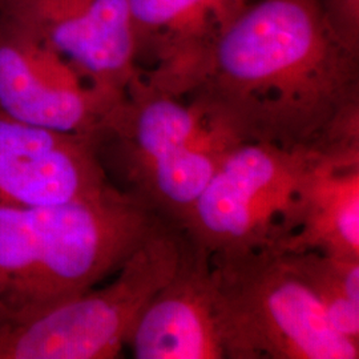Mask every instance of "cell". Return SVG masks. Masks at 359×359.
<instances>
[{
  "mask_svg": "<svg viewBox=\"0 0 359 359\" xmlns=\"http://www.w3.org/2000/svg\"><path fill=\"white\" fill-rule=\"evenodd\" d=\"M241 142L359 161V53L322 0L246 4L189 95Z\"/></svg>",
  "mask_w": 359,
  "mask_h": 359,
  "instance_id": "6da1fadb",
  "label": "cell"
},
{
  "mask_svg": "<svg viewBox=\"0 0 359 359\" xmlns=\"http://www.w3.org/2000/svg\"><path fill=\"white\" fill-rule=\"evenodd\" d=\"M163 221L117 188L65 205L0 206V323L96 287Z\"/></svg>",
  "mask_w": 359,
  "mask_h": 359,
  "instance_id": "7a4b0ae2",
  "label": "cell"
},
{
  "mask_svg": "<svg viewBox=\"0 0 359 359\" xmlns=\"http://www.w3.org/2000/svg\"><path fill=\"white\" fill-rule=\"evenodd\" d=\"M245 6L240 0H128L140 77L168 95L188 96Z\"/></svg>",
  "mask_w": 359,
  "mask_h": 359,
  "instance_id": "30bf717a",
  "label": "cell"
},
{
  "mask_svg": "<svg viewBox=\"0 0 359 359\" xmlns=\"http://www.w3.org/2000/svg\"><path fill=\"white\" fill-rule=\"evenodd\" d=\"M243 4H248V0H240Z\"/></svg>",
  "mask_w": 359,
  "mask_h": 359,
  "instance_id": "9a60e30c",
  "label": "cell"
},
{
  "mask_svg": "<svg viewBox=\"0 0 359 359\" xmlns=\"http://www.w3.org/2000/svg\"><path fill=\"white\" fill-rule=\"evenodd\" d=\"M283 253L317 297L334 329L359 344V258Z\"/></svg>",
  "mask_w": 359,
  "mask_h": 359,
  "instance_id": "4fadbf2b",
  "label": "cell"
},
{
  "mask_svg": "<svg viewBox=\"0 0 359 359\" xmlns=\"http://www.w3.org/2000/svg\"><path fill=\"white\" fill-rule=\"evenodd\" d=\"M322 156L240 142L219 164L182 224L209 255L281 250L299 219L305 182Z\"/></svg>",
  "mask_w": 359,
  "mask_h": 359,
  "instance_id": "8992f818",
  "label": "cell"
},
{
  "mask_svg": "<svg viewBox=\"0 0 359 359\" xmlns=\"http://www.w3.org/2000/svg\"><path fill=\"white\" fill-rule=\"evenodd\" d=\"M322 4L334 32L359 53V0H322Z\"/></svg>",
  "mask_w": 359,
  "mask_h": 359,
  "instance_id": "5bb4252c",
  "label": "cell"
},
{
  "mask_svg": "<svg viewBox=\"0 0 359 359\" xmlns=\"http://www.w3.org/2000/svg\"><path fill=\"white\" fill-rule=\"evenodd\" d=\"M225 359H358L283 252L209 255Z\"/></svg>",
  "mask_w": 359,
  "mask_h": 359,
  "instance_id": "277c9868",
  "label": "cell"
},
{
  "mask_svg": "<svg viewBox=\"0 0 359 359\" xmlns=\"http://www.w3.org/2000/svg\"><path fill=\"white\" fill-rule=\"evenodd\" d=\"M187 233L163 221L112 283L20 321L0 323V359H111L154 295L173 277Z\"/></svg>",
  "mask_w": 359,
  "mask_h": 359,
  "instance_id": "5b68a950",
  "label": "cell"
},
{
  "mask_svg": "<svg viewBox=\"0 0 359 359\" xmlns=\"http://www.w3.org/2000/svg\"><path fill=\"white\" fill-rule=\"evenodd\" d=\"M240 142L201 104L156 90L137 76L96 136V151L117 189L182 228Z\"/></svg>",
  "mask_w": 359,
  "mask_h": 359,
  "instance_id": "3957f363",
  "label": "cell"
},
{
  "mask_svg": "<svg viewBox=\"0 0 359 359\" xmlns=\"http://www.w3.org/2000/svg\"><path fill=\"white\" fill-rule=\"evenodd\" d=\"M126 346L137 359H225L210 256L188 234L176 273L144 308Z\"/></svg>",
  "mask_w": 359,
  "mask_h": 359,
  "instance_id": "8fae6325",
  "label": "cell"
},
{
  "mask_svg": "<svg viewBox=\"0 0 359 359\" xmlns=\"http://www.w3.org/2000/svg\"><path fill=\"white\" fill-rule=\"evenodd\" d=\"M0 16L44 39L103 90L126 95L140 75L128 0H4Z\"/></svg>",
  "mask_w": 359,
  "mask_h": 359,
  "instance_id": "9c48e42d",
  "label": "cell"
},
{
  "mask_svg": "<svg viewBox=\"0 0 359 359\" xmlns=\"http://www.w3.org/2000/svg\"><path fill=\"white\" fill-rule=\"evenodd\" d=\"M124 96L95 86L44 39L0 16V111L6 115L97 136Z\"/></svg>",
  "mask_w": 359,
  "mask_h": 359,
  "instance_id": "52a82bcc",
  "label": "cell"
},
{
  "mask_svg": "<svg viewBox=\"0 0 359 359\" xmlns=\"http://www.w3.org/2000/svg\"><path fill=\"white\" fill-rule=\"evenodd\" d=\"M278 252L359 258V161L317 160L305 182L298 225Z\"/></svg>",
  "mask_w": 359,
  "mask_h": 359,
  "instance_id": "7c38bea8",
  "label": "cell"
},
{
  "mask_svg": "<svg viewBox=\"0 0 359 359\" xmlns=\"http://www.w3.org/2000/svg\"><path fill=\"white\" fill-rule=\"evenodd\" d=\"M115 188L95 135L43 128L0 111V206L65 205Z\"/></svg>",
  "mask_w": 359,
  "mask_h": 359,
  "instance_id": "ba28073f",
  "label": "cell"
},
{
  "mask_svg": "<svg viewBox=\"0 0 359 359\" xmlns=\"http://www.w3.org/2000/svg\"><path fill=\"white\" fill-rule=\"evenodd\" d=\"M3 1H4V0H0V7H1V4H3Z\"/></svg>",
  "mask_w": 359,
  "mask_h": 359,
  "instance_id": "2e32d148",
  "label": "cell"
}]
</instances>
